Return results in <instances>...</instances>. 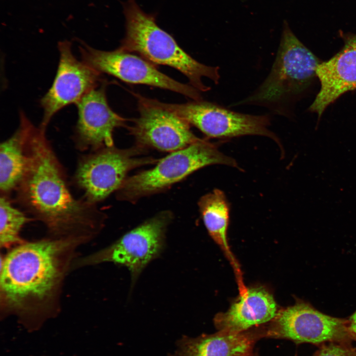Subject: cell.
Returning a JSON list of instances; mask_svg holds the SVG:
<instances>
[{"label": "cell", "mask_w": 356, "mask_h": 356, "mask_svg": "<svg viewBox=\"0 0 356 356\" xmlns=\"http://www.w3.org/2000/svg\"><path fill=\"white\" fill-rule=\"evenodd\" d=\"M25 150L26 166L15 190L16 202L34 220L42 222L51 237L82 244L102 229L105 215L84 198H75L67 177L45 130L27 125Z\"/></svg>", "instance_id": "cell-1"}, {"label": "cell", "mask_w": 356, "mask_h": 356, "mask_svg": "<svg viewBox=\"0 0 356 356\" xmlns=\"http://www.w3.org/2000/svg\"><path fill=\"white\" fill-rule=\"evenodd\" d=\"M81 244L51 237L22 242L1 257V317L15 315L27 330L33 331L55 316L63 281Z\"/></svg>", "instance_id": "cell-2"}, {"label": "cell", "mask_w": 356, "mask_h": 356, "mask_svg": "<svg viewBox=\"0 0 356 356\" xmlns=\"http://www.w3.org/2000/svg\"><path fill=\"white\" fill-rule=\"evenodd\" d=\"M321 62L285 23L268 76L251 94L230 106H261L274 115L289 117L295 103L317 77L316 69Z\"/></svg>", "instance_id": "cell-3"}, {"label": "cell", "mask_w": 356, "mask_h": 356, "mask_svg": "<svg viewBox=\"0 0 356 356\" xmlns=\"http://www.w3.org/2000/svg\"><path fill=\"white\" fill-rule=\"evenodd\" d=\"M126 32L120 50L135 52L151 63L176 69L188 79L191 86L199 91L210 87L203 84V77L219 83V67L205 65L191 57L177 44L174 39L161 29L154 18L144 12L134 0H129L124 7Z\"/></svg>", "instance_id": "cell-4"}, {"label": "cell", "mask_w": 356, "mask_h": 356, "mask_svg": "<svg viewBox=\"0 0 356 356\" xmlns=\"http://www.w3.org/2000/svg\"><path fill=\"white\" fill-rule=\"evenodd\" d=\"M213 164L238 167L234 159L222 153L213 144L201 139L173 152L153 168L126 178L119 189V197L134 200L158 192L194 171Z\"/></svg>", "instance_id": "cell-5"}, {"label": "cell", "mask_w": 356, "mask_h": 356, "mask_svg": "<svg viewBox=\"0 0 356 356\" xmlns=\"http://www.w3.org/2000/svg\"><path fill=\"white\" fill-rule=\"evenodd\" d=\"M172 219L162 212L127 232L111 245L77 261L78 267L111 262L126 267L132 284L152 260L158 257L165 245L166 232Z\"/></svg>", "instance_id": "cell-6"}, {"label": "cell", "mask_w": 356, "mask_h": 356, "mask_svg": "<svg viewBox=\"0 0 356 356\" xmlns=\"http://www.w3.org/2000/svg\"><path fill=\"white\" fill-rule=\"evenodd\" d=\"M140 149L105 147L90 151L79 160L73 177L83 198L94 204L119 189L131 170L151 163L154 159L138 156Z\"/></svg>", "instance_id": "cell-7"}, {"label": "cell", "mask_w": 356, "mask_h": 356, "mask_svg": "<svg viewBox=\"0 0 356 356\" xmlns=\"http://www.w3.org/2000/svg\"><path fill=\"white\" fill-rule=\"evenodd\" d=\"M158 105L174 113L209 137L230 138L247 135L269 137L280 145L268 129L269 114L256 115L235 112L202 99L183 104H169L154 99Z\"/></svg>", "instance_id": "cell-8"}, {"label": "cell", "mask_w": 356, "mask_h": 356, "mask_svg": "<svg viewBox=\"0 0 356 356\" xmlns=\"http://www.w3.org/2000/svg\"><path fill=\"white\" fill-rule=\"evenodd\" d=\"M273 320L264 336L318 346L328 343H352L353 341L348 319L323 313L302 301L282 310Z\"/></svg>", "instance_id": "cell-9"}, {"label": "cell", "mask_w": 356, "mask_h": 356, "mask_svg": "<svg viewBox=\"0 0 356 356\" xmlns=\"http://www.w3.org/2000/svg\"><path fill=\"white\" fill-rule=\"evenodd\" d=\"M79 48L82 61L101 74L113 76L128 83L170 90L194 100L202 99L196 89L163 74L143 58L119 48L111 51L97 50L83 43Z\"/></svg>", "instance_id": "cell-10"}, {"label": "cell", "mask_w": 356, "mask_h": 356, "mask_svg": "<svg viewBox=\"0 0 356 356\" xmlns=\"http://www.w3.org/2000/svg\"><path fill=\"white\" fill-rule=\"evenodd\" d=\"M58 49L60 56L55 78L40 101L44 114L40 127L45 130L59 110L70 104H76L103 82L100 73L74 56L70 42H60Z\"/></svg>", "instance_id": "cell-11"}, {"label": "cell", "mask_w": 356, "mask_h": 356, "mask_svg": "<svg viewBox=\"0 0 356 356\" xmlns=\"http://www.w3.org/2000/svg\"><path fill=\"white\" fill-rule=\"evenodd\" d=\"M136 96L139 116L130 131L138 146L174 152L201 139L191 132L189 124L174 113L158 105L153 99Z\"/></svg>", "instance_id": "cell-12"}, {"label": "cell", "mask_w": 356, "mask_h": 356, "mask_svg": "<svg viewBox=\"0 0 356 356\" xmlns=\"http://www.w3.org/2000/svg\"><path fill=\"white\" fill-rule=\"evenodd\" d=\"M105 88L103 82L76 103L78 119L73 139L76 148L81 151L113 146V131L124 126L126 121L109 106Z\"/></svg>", "instance_id": "cell-13"}, {"label": "cell", "mask_w": 356, "mask_h": 356, "mask_svg": "<svg viewBox=\"0 0 356 356\" xmlns=\"http://www.w3.org/2000/svg\"><path fill=\"white\" fill-rule=\"evenodd\" d=\"M340 33L342 48L316 69L320 88L309 110L318 118L340 96L356 89V34Z\"/></svg>", "instance_id": "cell-14"}, {"label": "cell", "mask_w": 356, "mask_h": 356, "mask_svg": "<svg viewBox=\"0 0 356 356\" xmlns=\"http://www.w3.org/2000/svg\"><path fill=\"white\" fill-rule=\"evenodd\" d=\"M277 314L272 295L262 287H255L241 295L227 311L215 317L214 322L219 331L239 333L272 320Z\"/></svg>", "instance_id": "cell-15"}, {"label": "cell", "mask_w": 356, "mask_h": 356, "mask_svg": "<svg viewBox=\"0 0 356 356\" xmlns=\"http://www.w3.org/2000/svg\"><path fill=\"white\" fill-rule=\"evenodd\" d=\"M259 336L246 331H219L187 341L181 356H253V347Z\"/></svg>", "instance_id": "cell-16"}, {"label": "cell", "mask_w": 356, "mask_h": 356, "mask_svg": "<svg viewBox=\"0 0 356 356\" xmlns=\"http://www.w3.org/2000/svg\"><path fill=\"white\" fill-rule=\"evenodd\" d=\"M28 119L20 114L19 126L9 138L0 145V192L9 196L20 183L26 166L25 139Z\"/></svg>", "instance_id": "cell-17"}, {"label": "cell", "mask_w": 356, "mask_h": 356, "mask_svg": "<svg viewBox=\"0 0 356 356\" xmlns=\"http://www.w3.org/2000/svg\"><path fill=\"white\" fill-rule=\"evenodd\" d=\"M198 206L210 235L224 251L239 274L238 266L227 244L229 209L224 193L219 189H214L201 198Z\"/></svg>", "instance_id": "cell-18"}, {"label": "cell", "mask_w": 356, "mask_h": 356, "mask_svg": "<svg viewBox=\"0 0 356 356\" xmlns=\"http://www.w3.org/2000/svg\"><path fill=\"white\" fill-rule=\"evenodd\" d=\"M22 211L15 208L9 197L0 195V245L7 248L19 244L22 242L20 232L24 225L30 221Z\"/></svg>", "instance_id": "cell-19"}, {"label": "cell", "mask_w": 356, "mask_h": 356, "mask_svg": "<svg viewBox=\"0 0 356 356\" xmlns=\"http://www.w3.org/2000/svg\"><path fill=\"white\" fill-rule=\"evenodd\" d=\"M312 356H356L352 343H328L320 346Z\"/></svg>", "instance_id": "cell-20"}, {"label": "cell", "mask_w": 356, "mask_h": 356, "mask_svg": "<svg viewBox=\"0 0 356 356\" xmlns=\"http://www.w3.org/2000/svg\"><path fill=\"white\" fill-rule=\"evenodd\" d=\"M348 329L353 340L356 341V311L348 318Z\"/></svg>", "instance_id": "cell-21"}]
</instances>
